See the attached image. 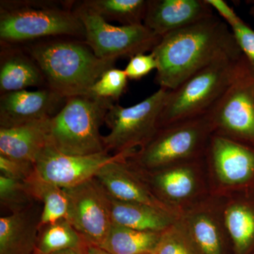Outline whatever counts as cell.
Instances as JSON below:
<instances>
[{"instance_id": "2", "label": "cell", "mask_w": 254, "mask_h": 254, "mask_svg": "<svg viewBox=\"0 0 254 254\" xmlns=\"http://www.w3.org/2000/svg\"><path fill=\"white\" fill-rule=\"evenodd\" d=\"M26 51L41 68L47 88L65 99L91 96L92 87L116 63L100 59L84 42L78 40L33 43Z\"/></svg>"}, {"instance_id": "36", "label": "cell", "mask_w": 254, "mask_h": 254, "mask_svg": "<svg viewBox=\"0 0 254 254\" xmlns=\"http://www.w3.org/2000/svg\"><path fill=\"white\" fill-rule=\"evenodd\" d=\"M250 14L254 17V1L252 3V6L250 8Z\"/></svg>"}, {"instance_id": "9", "label": "cell", "mask_w": 254, "mask_h": 254, "mask_svg": "<svg viewBox=\"0 0 254 254\" xmlns=\"http://www.w3.org/2000/svg\"><path fill=\"white\" fill-rule=\"evenodd\" d=\"M85 29L84 43L98 58L116 62L154 49L162 37L143 23L114 26L80 3L73 9Z\"/></svg>"}, {"instance_id": "17", "label": "cell", "mask_w": 254, "mask_h": 254, "mask_svg": "<svg viewBox=\"0 0 254 254\" xmlns=\"http://www.w3.org/2000/svg\"><path fill=\"white\" fill-rule=\"evenodd\" d=\"M213 14L206 0H148L143 24L163 37Z\"/></svg>"}, {"instance_id": "15", "label": "cell", "mask_w": 254, "mask_h": 254, "mask_svg": "<svg viewBox=\"0 0 254 254\" xmlns=\"http://www.w3.org/2000/svg\"><path fill=\"white\" fill-rule=\"evenodd\" d=\"M66 100L48 88L2 93L0 97V128H11L53 118Z\"/></svg>"}, {"instance_id": "11", "label": "cell", "mask_w": 254, "mask_h": 254, "mask_svg": "<svg viewBox=\"0 0 254 254\" xmlns=\"http://www.w3.org/2000/svg\"><path fill=\"white\" fill-rule=\"evenodd\" d=\"M205 161L212 194L254 190V145L213 135Z\"/></svg>"}, {"instance_id": "27", "label": "cell", "mask_w": 254, "mask_h": 254, "mask_svg": "<svg viewBox=\"0 0 254 254\" xmlns=\"http://www.w3.org/2000/svg\"><path fill=\"white\" fill-rule=\"evenodd\" d=\"M36 202L26 182L0 175V203L10 213L21 211Z\"/></svg>"}, {"instance_id": "24", "label": "cell", "mask_w": 254, "mask_h": 254, "mask_svg": "<svg viewBox=\"0 0 254 254\" xmlns=\"http://www.w3.org/2000/svg\"><path fill=\"white\" fill-rule=\"evenodd\" d=\"M162 233L140 231L113 224L100 248L109 254H154Z\"/></svg>"}, {"instance_id": "29", "label": "cell", "mask_w": 254, "mask_h": 254, "mask_svg": "<svg viewBox=\"0 0 254 254\" xmlns=\"http://www.w3.org/2000/svg\"><path fill=\"white\" fill-rule=\"evenodd\" d=\"M128 79L125 70L110 68L92 87L91 96L112 101L118 100L125 93Z\"/></svg>"}, {"instance_id": "14", "label": "cell", "mask_w": 254, "mask_h": 254, "mask_svg": "<svg viewBox=\"0 0 254 254\" xmlns=\"http://www.w3.org/2000/svg\"><path fill=\"white\" fill-rule=\"evenodd\" d=\"M133 153L113 155L104 151L93 155H70L58 151L50 144L36 160L35 169L37 175L46 181L63 189L71 188L95 178L107 164Z\"/></svg>"}, {"instance_id": "21", "label": "cell", "mask_w": 254, "mask_h": 254, "mask_svg": "<svg viewBox=\"0 0 254 254\" xmlns=\"http://www.w3.org/2000/svg\"><path fill=\"white\" fill-rule=\"evenodd\" d=\"M105 194L110 218L115 225L140 231L163 232L177 221L176 215L165 210L115 199L106 192Z\"/></svg>"}, {"instance_id": "4", "label": "cell", "mask_w": 254, "mask_h": 254, "mask_svg": "<svg viewBox=\"0 0 254 254\" xmlns=\"http://www.w3.org/2000/svg\"><path fill=\"white\" fill-rule=\"evenodd\" d=\"M85 39V29L73 10L49 1H3L0 8V39L11 46L50 38Z\"/></svg>"}, {"instance_id": "25", "label": "cell", "mask_w": 254, "mask_h": 254, "mask_svg": "<svg viewBox=\"0 0 254 254\" xmlns=\"http://www.w3.org/2000/svg\"><path fill=\"white\" fill-rule=\"evenodd\" d=\"M89 245L66 219H62L40 229L34 254H50L68 250L86 252Z\"/></svg>"}, {"instance_id": "19", "label": "cell", "mask_w": 254, "mask_h": 254, "mask_svg": "<svg viewBox=\"0 0 254 254\" xmlns=\"http://www.w3.org/2000/svg\"><path fill=\"white\" fill-rule=\"evenodd\" d=\"M42 205L36 201L27 208L0 218V254H34Z\"/></svg>"}, {"instance_id": "33", "label": "cell", "mask_w": 254, "mask_h": 254, "mask_svg": "<svg viewBox=\"0 0 254 254\" xmlns=\"http://www.w3.org/2000/svg\"><path fill=\"white\" fill-rule=\"evenodd\" d=\"M206 2L211 6L212 9L216 10L219 16L223 19L229 26L236 22L240 18L236 14L235 10L230 7L223 0H206Z\"/></svg>"}, {"instance_id": "37", "label": "cell", "mask_w": 254, "mask_h": 254, "mask_svg": "<svg viewBox=\"0 0 254 254\" xmlns=\"http://www.w3.org/2000/svg\"><path fill=\"white\" fill-rule=\"evenodd\" d=\"M155 254V253H154V254Z\"/></svg>"}, {"instance_id": "16", "label": "cell", "mask_w": 254, "mask_h": 254, "mask_svg": "<svg viewBox=\"0 0 254 254\" xmlns=\"http://www.w3.org/2000/svg\"><path fill=\"white\" fill-rule=\"evenodd\" d=\"M128 158L125 157L107 164L100 170L95 180L115 199L150 205L173 214L152 193L128 163Z\"/></svg>"}, {"instance_id": "39", "label": "cell", "mask_w": 254, "mask_h": 254, "mask_svg": "<svg viewBox=\"0 0 254 254\" xmlns=\"http://www.w3.org/2000/svg\"><path fill=\"white\" fill-rule=\"evenodd\" d=\"M254 18V17H253Z\"/></svg>"}, {"instance_id": "35", "label": "cell", "mask_w": 254, "mask_h": 254, "mask_svg": "<svg viewBox=\"0 0 254 254\" xmlns=\"http://www.w3.org/2000/svg\"><path fill=\"white\" fill-rule=\"evenodd\" d=\"M86 252L79 250H68L61 251V252H55L50 254H86Z\"/></svg>"}, {"instance_id": "5", "label": "cell", "mask_w": 254, "mask_h": 254, "mask_svg": "<svg viewBox=\"0 0 254 254\" xmlns=\"http://www.w3.org/2000/svg\"><path fill=\"white\" fill-rule=\"evenodd\" d=\"M213 127L207 113L159 128L148 143L127 160L143 171H153L175 164L204 158Z\"/></svg>"}, {"instance_id": "3", "label": "cell", "mask_w": 254, "mask_h": 254, "mask_svg": "<svg viewBox=\"0 0 254 254\" xmlns=\"http://www.w3.org/2000/svg\"><path fill=\"white\" fill-rule=\"evenodd\" d=\"M247 63L242 52L223 55L170 90L158 128L208 113Z\"/></svg>"}, {"instance_id": "32", "label": "cell", "mask_w": 254, "mask_h": 254, "mask_svg": "<svg viewBox=\"0 0 254 254\" xmlns=\"http://www.w3.org/2000/svg\"><path fill=\"white\" fill-rule=\"evenodd\" d=\"M157 68L158 63L153 53H141L130 58L125 71L128 79L139 80Z\"/></svg>"}, {"instance_id": "7", "label": "cell", "mask_w": 254, "mask_h": 254, "mask_svg": "<svg viewBox=\"0 0 254 254\" xmlns=\"http://www.w3.org/2000/svg\"><path fill=\"white\" fill-rule=\"evenodd\" d=\"M130 165L155 196L177 218L212 194L205 156L153 171H143Z\"/></svg>"}, {"instance_id": "23", "label": "cell", "mask_w": 254, "mask_h": 254, "mask_svg": "<svg viewBox=\"0 0 254 254\" xmlns=\"http://www.w3.org/2000/svg\"><path fill=\"white\" fill-rule=\"evenodd\" d=\"M26 182L32 196L42 205L39 230L62 220H67L68 198L64 189L46 181L36 172Z\"/></svg>"}, {"instance_id": "28", "label": "cell", "mask_w": 254, "mask_h": 254, "mask_svg": "<svg viewBox=\"0 0 254 254\" xmlns=\"http://www.w3.org/2000/svg\"><path fill=\"white\" fill-rule=\"evenodd\" d=\"M155 254H200L178 221L162 233Z\"/></svg>"}, {"instance_id": "12", "label": "cell", "mask_w": 254, "mask_h": 254, "mask_svg": "<svg viewBox=\"0 0 254 254\" xmlns=\"http://www.w3.org/2000/svg\"><path fill=\"white\" fill-rule=\"evenodd\" d=\"M64 190L69 203L68 221L89 245L100 248L113 225L103 187L94 178Z\"/></svg>"}, {"instance_id": "30", "label": "cell", "mask_w": 254, "mask_h": 254, "mask_svg": "<svg viewBox=\"0 0 254 254\" xmlns=\"http://www.w3.org/2000/svg\"><path fill=\"white\" fill-rule=\"evenodd\" d=\"M230 28L254 74V30L241 18Z\"/></svg>"}, {"instance_id": "6", "label": "cell", "mask_w": 254, "mask_h": 254, "mask_svg": "<svg viewBox=\"0 0 254 254\" xmlns=\"http://www.w3.org/2000/svg\"><path fill=\"white\" fill-rule=\"evenodd\" d=\"M110 100L92 96L67 98L50 120V143L64 154L88 155L106 151L100 134Z\"/></svg>"}, {"instance_id": "10", "label": "cell", "mask_w": 254, "mask_h": 254, "mask_svg": "<svg viewBox=\"0 0 254 254\" xmlns=\"http://www.w3.org/2000/svg\"><path fill=\"white\" fill-rule=\"evenodd\" d=\"M208 113L213 135L254 145V74L248 63Z\"/></svg>"}, {"instance_id": "34", "label": "cell", "mask_w": 254, "mask_h": 254, "mask_svg": "<svg viewBox=\"0 0 254 254\" xmlns=\"http://www.w3.org/2000/svg\"><path fill=\"white\" fill-rule=\"evenodd\" d=\"M86 254H109L100 247L90 245L87 249Z\"/></svg>"}, {"instance_id": "22", "label": "cell", "mask_w": 254, "mask_h": 254, "mask_svg": "<svg viewBox=\"0 0 254 254\" xmlns=\"http://www.w3.org/2000/svg\"><path fill=\"white\" fill-rule=\"evenodd\" d=\"M1 48L0 61V91H23L30 87L47 88L41 68L28 52L23 53L9 46Z\"/></svg>"}, {"instance_id": "8", "label": "cell", "mask_w": 254, "mask_h": 254, "mask_svg": "<svg viewBox=\"0 0 254 254\" xmlns=\"http://www.w3.org/2000/svg\"><path fill=\"white\" fill-rule=\"evenodd\" d=\"M170 90L160 88L143 101L128 108L114 104L105 123L109 133L103 136L106 151L113 155L133 153L151 139Z\"/></svg>"}, {"instance_id": "13", "label": "cell", "mask_w": 254, "mask_h": 254, "mask_svg": "<svg viewBox=\"0 0 254 254\" xmlns=\"http://www.w3.org/2000/svg\"><path fill=\"white\" fill-rule=\"evenodd\" d=\"M177 221L200 254H234L219 195L211 194L182 212Z\"/></svg>"}, {"instance_id": "26", "label": "cell", "mask_w": 254, "mask_h": 254, "mask_svg": "<svg viewBox=\"0 0 254 254\" xmlns=\"http://www.w3.org/2000/svg\"><path fill=\"white\" fill-rule=\"evenodd\" d=\"M82 3L107 21L131 26L143 23L148 0H86Z\"/></svg>"}, {"instance_id": "18", "label": "cell", "mask_w": 254, "mask_h": 254, "mask_svg": "<svg viewBox=\"0 0 254 254\" xmlns=\"http://www.w3.org/2000/svg\"><path fill=\"white\" fill-rule=\"evenodd\" d=\"M234 254L254 252V190L219 195Z\"/></svg>"}, {"instance_id": "1", "label": "cell", "mask_w": 254, "mask_h": 254, "mask_svg": "<svg viewBox=\"0 0 254 254\" xmlns=\"http://www.w3.org/2000/svg\"><path fill=\"white\" fill-rule=\"evenodd\" d=\"M237 52L242 51L230 26L214 14L162 37L151 52L158 63L155 83L175 89L215 60Z\"/></svg>"}, {"instance_id": "38", "label": "cell", "mask_w": 254, "mask_h": 254, "mask_svg": "<svg viewBox=\"0 0 254 254\" xmlns=\"http://www.w3.org/2000/svg\"><path fill=\"white\" fill-rule=\"evenodd\" d=\"M254 254V253H253V254Z\"/></svg>"}, {"instance_id": "20", "label": "cell", "mask_w": 254, "mask_h": 254, "mask_svg": "<svg viewBox=\"0 0 254 254\" xmlns=\"http://www.w3.org/2000/svg\"><path fill=\"white\" fill-rule=\"evenodd\" d=\"M51 118L11 127L0 128V155L35 165L50 143Z\"/></svg>"}, {"instance_id": "31", "label": "cell", "mask_w": 254, "mask_h": 254, "mask_svg": "<svg viewBox=\"0 0 254 254\" xmlns=\"http://www.w3.org/2000/svg\"><path fill=\"white\" fill-rule=\"evenodd\" d=\"M0 172L5 177L26 182L36 173V169L33 163L0 155Z\"/></svg>"}]
</instances>
